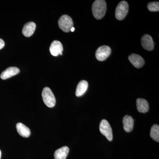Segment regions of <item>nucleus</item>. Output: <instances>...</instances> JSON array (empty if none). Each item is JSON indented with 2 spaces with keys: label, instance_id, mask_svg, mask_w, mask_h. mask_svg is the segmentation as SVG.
Masks as SVG:
<instances>
[{
  "label": "nucleus",
  "instance_id": "f257e3e1",
  "mask_svg": "<svg viewBox=\"0 0 159 159\" xmlns=\"http://www.w3.org/2000/svg\"><path fill=\"white\" fill-rule=\"evenodd\" d=\"M107 10V4L103 0H97L93 3L92 11L93 15L97 20L102 19L105 15Z\"/></svg>",
  "mask_w": 159,
  "mask_h": 159
},
{
  "label": "nucleus",
  "instance_id": "f03ea898",
  "mask_svg": "<svg viewBox=\"0 0 159 159\" xmlns=\"http://www.w3.org/2000/svg\"><path fill=\"white\" fill-rule=\"evenodd\" d=\"M43 101L48 107L52 108L54 107L56 103V99L53 92L48 87H45L43 89L42 93Z\"/></svg>",
  "mask_w": 159,
  "mask_h": 159
},
{
  "label": "nucleus",
  "instance_id": "7ed1b4c3",
  "mask_svg": "<svg viewBox=\"0 0 159 159\" xmlns=\"http://www.w3.org/2000/svg\"><path fill=\"white\" fill-rule=\"evenodd\" d=\"M58 24L60 29L66 32H70L74 25L72 18L67 15H63L60 18Z\"/></svg>",
  "mask_w": 159,
  "mask_h": 159
},
{
  "label": "nucleus",
  "instance_id": "20e7f679",
  "mask_svg": "<svg viewBox=\"0 0 159 159\" xmlns=\"http://www.w3.org/2000/svg\"><path fill=\"white\" fill-rule=\"evenodd\" d=\"M129 6L125 1H122L118 4L116 10V17L117 20H121L124 18L128 13Z\"/></svg>",
  "mask_w": 159,
  "mask_h": 159
},
{
  "label": "nucleus",
  "instance_id": "39448f33",
  "mask_svg": "<svg viewBox=\"0 0 159 159\" xmlns=\"http://www.w3.org/2000/svg\"><path fill=\"white\" fill-rule=\"evenodd\" d=\"M99 130L102 134L106 137L108 141H111L112 140V131L107 120L103 119L101 121L99 124Z\"/></svg>",
  "mask_w": 159,
  "mask_h": 159
},
{
  "label": "nucleus",
  "instance_id": "423d86ee",
  "mask_svg": "<svg viewBox=\"0 0 159 159\" xmlns=\"http://www.w3.org/2000/svg\"><path fill=\"white\" fill-rule=\"evenodd\" d=\"M111 53V49L109 47L102 46L96 51V57L99 61H103L110 56Z\"/></svg>",
  "mask_w": 159,
  "mask_h": 159
},
{
  "label": "nucleus",
  "instance_id": "0eeeda50",
  "mask_svg": "<svg viewBox=\"0 0 159 159\" xmlns=\"http://www.w3.org/2000/svg\"><path fill=\"white\" fill-rule=\"evenodd\" d=\"M62 44L58 41H54L51 43L50 48V51L51 55L54 56H57L62 55L63 51Z\"/></svg>",
  "mask_w": 159,
  "mask_h": 159
},
{
  "label": "nucleus",
  "instance_id": "6e6552de",
  "mask_svg": "<svg viewBox=\"0 0 159 159\" xmlns=\"http://www.w3.org/2000/svg\"><path fill=\"white\" fill-rule=\"evenodd\" d=\"M142 45L143 48L148 51H152L154 48L153 39L150 35L145 34L141 39Z\"/></svg>",
  "mask_w": 159,
  "mask_h": 159
},
{
  "label": "nucleus",
  "instance_id": "1a4fd4ad",
  "mask_svg": "<svg viewBox=\"0 0 159 159\" xmlns=\"http://www.w3.org/2000/svg\"><path fill=\"white\" fill-rule=\"evenodd\" d=\"M130 62L137 68H141L145 64L144 60L141 56L137 54H131L128 57Z\"/></svg>",
  "mask_w": 159,
  "mask_h": 159
},
{
  "label": "nucleus",
  "instance_id": "9d476101",
  "mask_svg": "<svg viewBox=\"0 0 159 159\" xmlns=\"http://www.w3.org/2000/svg\"><path fill=\"white\" fill-rule=\"evenodd\" d=\"M35 28H36V25L33 22L26 23L23 27V34L26 37H30L34 33Z\"/></svg>",
  "mask_w": 159,
  "mask_h": 159
},
{
  "label": "nucleus",
  "instance_id": "9b49d317",
  "mask_svg": "<svg viewBox=\"0 0 159 159\" xmlns=\"http://www.w3.org/2000/svg\"><path fill=\"white\" fill-rule=\"evenodd\" d=\"M20 72L19 69L15 67H11L3 71L1 75V78L3 80H6L13 77L18 74Z\"/></svg>",
  "mask_w": 159,
  "mask_h": 159
},
{
  "label": "nucleus",
  "instance_id": "f8f14e48",
  "mask_svg": "<svg viewBox=\"0 0 159 159\" xmlns=\"http://www.w3.org/2000/svg\"><path fill=\"white\" fill-rule=\"evenodd\" d=\"M123 128L126 132H130L134 127V120L130 116H125L123 119Z\"/></svg>",
  "mask_w": 159,
  "mask_h": 159
},
{
  "label": "nucleus",
  "instance_id": "ddd939ff",
  "mask_svg": "<svg viewBox=\"0 0 159 159\" xmlns=\"http://www.w3.org/2000/svg\"><path fill=\"white\" fill-rule=\"evenodd\" d=\"M137 107L138 110L140 113H146L149 110V104L145 99L139 98L137 99Z\"/></svg>",
  "mask_w": 159,
  "mask_h": 159
},
{
  "label": "nucleus",
  "instance_id": "4468645a",
  "mask_svg": "<svg viewBox=\"0 0 159 159\" xmlns=\"http://www.w3.org/2000/svg\"><path fill=\"white\" fill-rule=\"evenodd\" d=\"M16 129L20 135L24 138H28L31 134L30 129L23 123L19 122L16 124Z\"/></svg>",
  "mask_w": 159,
  "mask_h": 159
},
{
  "label": "nucleus",
  "instance_id": "2eb2a0df",
  "mask_svg": "<svg viewBox=\"0 0 159 159\" xmlns=\"http://www.w3.org/2000/svg\"><path fill=\"white\" fill-rule=\"evenodd\" d=\"M88 82L86 80H82L78 83L76 91V96L81 97L86 92L88 88Z\"/></svg>",
  "mask_w": 159,
  "mask_h": 159
},
{
  "label": "nucleus",
  "instance_id": "dca6fc26",
  "mask_svg": "<svg viewBox=\"0 0 159 159\" xmlns=\"http://www.w3.org/2000/svg\"><path fill=\"white\" fill-rule=\"evenodd\" d=\"M69 152V148L67 146H63L57 149L54 154L55 159H66Z\"/></svg>",
  "mask_w": 159,
  "mask_h": 159
},
{
  "label": "nucleus",
  "instance_id": "f3484780",
  "mask_svg": "<svg viewBox=\"0 0 159 159\" xmlns=\"http://www.w3.org/2000/svg\"><path fill=\"white\" fill-rule=\"evenodd\" d=\"M150 137L156 142H159V126L157 125H154L151 129Z\"/></svg>",
  "mask_w": 159,
  "mask_h": 159
},
{
  "label": "nucleus",
  "instance_id": "a211bd4d",
  "mask_svg": "<svg viewBox=\"0 0 159 159\" xmlns=\"http://www.w3.org/2000/svg\"><path fill=\"white\" fill-rule=\"evenodd\" d=\"M147 8L151 11H159V2H152L148 3Z\"/></svg>",
  "mask_w": 159,
  "mask_h": 159
},
{
  "label": "nucleus",
  "instance_id": "6ab92c4d",
  "mask_svg": "<svg viewBox=\"0 0 159 159\" xmlns=\"http://www.w3.org/2000/svg\"><path fill=\"white\" fill-rule=\"evenodd\" d=\"M4 46H5V42L2 39H0V50L2 49Z\"/></svg>",
  "mask_w": 159,
  "mask_h": 159
},
{
  "label": "nucleus",
  "instance_id": "aec40b11",
  "mask_svg": "<svg viewBox=\"0 0 159 159\" xmlns=\"http://www.w3.org/2000/svg\"><path fill=\"white\" fill-rule=\"evenodd\" d=\"M74 30H75V28H74V27H73V28H72V29H71L70 31H72V32H74Z\"/></svg>",
  "mask_w": 159,
  "mask_h": 159
},
{
  "label": "nucleus",
  "instance_id": "412c9836",
  "mask_svg": "<svg viewBox=\"0 0 159 159\" xmlns=\"http://www.w3.org/2000/svg\"><path fill=\"white\" fill-rule=\"evenodd\" d=\"M1 154H2V153H1V150H0V159H1Z\"/></svg>",
  "mask_w": 159,
  "mask_h": 159
}]
</instances>
